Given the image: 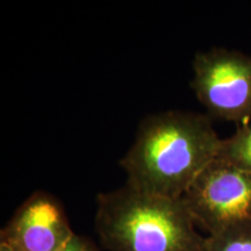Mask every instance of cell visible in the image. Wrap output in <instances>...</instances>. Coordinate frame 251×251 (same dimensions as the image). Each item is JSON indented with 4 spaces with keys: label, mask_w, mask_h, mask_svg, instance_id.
<instances>
[{
    "label": "cell",
    "mask_w": 251,
    "mask_h": 251,
    "mask_svg": "<svg viewBox=\"0 0 251 251\" xmlns=\"http://www.w3.org/2000/svg\"><path fill=\"white\" fill-rule=\"evenodd\" d=\"M221 141L206 114L168 111L150 115L120 161L126 184L143 193L180 199L218 157Z\"/></svg>",
    "instance_id": "obj_1"
},
{
    "label": "cell",
    "mask_w": 251,
    "mask_h": 251,
    "mask_svg": "<svg viewBox=\"0 0 251 251\" xmlns=\"http://www.w3.org/2000/svg\"><path fill=\"white\" fill-rule=\"evenodd\" d=\"M96 230L108 251H207L183 198L152 196L127 184L97 198Z\"/></svg>",
    "instance_id": "obj_2"
},
{
    "label": "cell",
    "mask_w": 251,
    "mask_h": 251,
    "mask_svg": "<svg viewBox=\"0 0 251 251\" xmlns=\"http://www.w3.org/2000/svg\"><path fill=\"white\" fill-rule=\"evenodd\" d=\"M191 89L211 119L251 121V55L225 48L198 52Z\"/></svg>",
    "instance_id": "obj_3"
},
{
    "label": "cell",
    "mask_w": 251,
    "mask_h": 251,
    "mask_svg": "<svg viewBox=\"0 0 251 251\" xmlns=\"http://www.w3.org/2000/svg\"><path fill=\"white\" fill-rule=\"evenodd\" d=\"M197 227L208 235L251 222V172L215 158L183 197Z\"/></svg>",
    "instance_id": "obj_4"
},
{
    "label": "cell",
    "mask_w": 251,
    "mask_h": 251,
    "mask_svg": "<svg viewBox=\"0 0 251 251\" xmlns=\"http://www.w3.org/2000/svg\"><path fill=\"white\" fill-rule=\"evenodd\" d=\"M74 235L61 202L39 191L19 207L2 228L0 243L11 251H58Z\"/></svg>",
    "instance_id": "obj_5"
},
{
    "label": "cell",
    "mask_w": 251,
    "mask_h": 251,
    "mask_svg": "<svg viewBox=\"0 0 251 251\" xmlns=\"http://www.w3.org/2000/svg\"><path fill=\"white\" fill-rule=\"evenodd\" d=\"M216 158L251 172V121L237 127L230 137L221 141Z\"/></svg>",
    "instance_id": "obj_6"
},
{
    "label": "cell",
    "mask_w": 251,
    "mask_h": 251,
    "mask_svg": "<svg viewBox=\"0 0 251 251\" xmlns=\"http://www.w3.org/2000/svg\"><path fill=\"white\" fill-rule=\"evenodd\" d=\"M207 251H251V222L228 227L206 237Z\"/></svg>",
    "instance_id": "obj_7"
},
{
    "label": "cell",
    "mask_w": 251,
    "mask_h": 251,
    "mask_svg": "<svg viewBox=\"0 0 251 251\" xmlns=\"http://www.w3.org/2000/svg\"><path fill=\"white\" fill-rule=\"evenodd\" d=\"M58 251H98V249L89 238L75 234L74 237Z\"/></svg>",
    "instance_id": "obj_8"
},
{
    "label": "cell",
    "mask_w": 251,
    "mask_h": 251,
    "mask_svg": "<svg viewBox=\"0 0 251 251\" xmlns=\"http://www.w3.org/2000/svg\"><path fill=\"white\" fill-rule=\"evenodd\" d=\"M0 251H11V250H9V248L6 247L5 244L0 243Z\"/></svg>",
    "instance_id": "obj_9"
}]
</instances>
